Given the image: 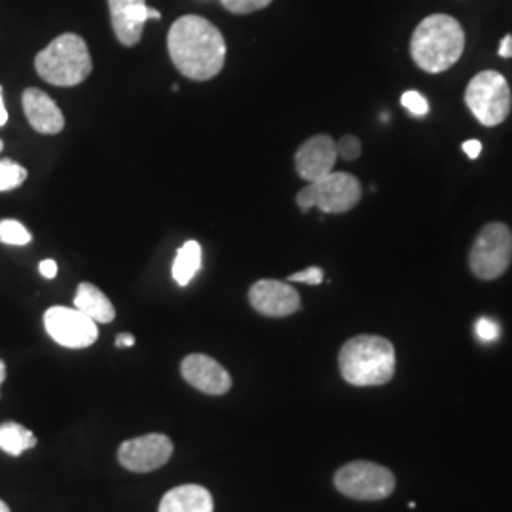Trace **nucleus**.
<instances>
[{
    "instance_id": "nucleus-1",
    "label": "nucleus",
    "mask_w": 512,
    "mask_h": 512,
    "mask_svg": "<svg viewBox=\"0 0 512 512\" xmlns=\"http://www.w3.org/2000/svg\"><path fill=\"white\" fill-rule=\"evenodd\" d=\"M167 50L179 73L194 82H207L224 69V37L209 19L202 16L177 19L167 35Z\"/></svg>"
},
{
    "instance_id": "nucleus-2",
    "label": "nucleus",
    "mask_w": 512,
    "mask_h": 512,
    "mask_svg": "<svg viewBox=\"0 0 512 512\" xmlns=\"http://www.w3.org/2000/svg\"><path fill=\"white\" fill-rule=\"evenodd\" d=\"M465 50V33L458 19L435 14L423 19L416 27L410 54L414 63L425 73H444L452 69Z\"/></svg>"
},
{
    "instance_id": "nucleus-3",
    "label": "nucleus",
    "mask_w": 512,
    "mask_h": 512,
    "mask_svg": "<svg viewBox=\"0 0 512 512\" xmlns=\"http://www.w3.org/2000/svg\"><path fill=\"white\" fill-rule=\"evenodd\" d=\"M395 363L393 344L374 334L351 338L342 346L338 357L342 378L357 387H374L391 382Z\"/></svg>"
},
{
    "instance_id": "nucleus-4",
    "label": "nucleus",
    "mask_w": 512,
    "mask_h": 512,
    "mask_svg": "<svg viewBox=\"0 0 512 512\" xmlns=\"http://www.w3.org/2000/svg\"><path fill=\"white\" fill-rule=\"evenodd\" d=\"M35 69L38 76L52 86L74 88L92 74V55L84 38L65 33L38 52Z\"/></svg>"
},
{
    "instance_id": "nucleus-5",
    "label": "nucleus",
    "mask_w": 512,
    "mask_h": 512,
    "mask_svg": "<svg viewBox=\"0 0 512 512\" xmlns=\"http://www.w3.org/2000/svg\"><path fill=\"white\" fill-rule=\"evenodd\" d=\"M363 190L357 177L351 173H329L313 183L304 186L298 196L296 203L302 213H308L313 207H317L323 213L340 215L348 213L357 203L361 202Z\"/></svg>"
},
{
    "instance_id": "nucleus-6",
    "label": "nucleus",
    "mask_w": 512,
    "mask_h": 512,
    "mask_svg": "<svg viewBox=\"0 0 512 512\" xmlns=\"http://www.w3.org/2000/svg\"><path fill=\"white\" fill-rule=\"evenodd\" d=\"M465 103L482 126L494 128L503 124L511 112V88L503 74L484 71L469 82Z\"/></svg>"
},
{
    "instance_id": "nucleus-7",
    "label": "nucleus",
    "mask_w": 512,
    "mask_h": 512,
    "mask_svg": "<svg viewBox=\"0 0 512 512\" xmlns=\"http://www.w3.org/2000/svg\"><path fill=\"white\" fill-rule=\"evenodd\" d=\"M512 262V232L503 222H492L476 236L469 264L482 281H492L509 270Z\"/></svg>"
},
{
    "instance_id": "nucleus-8",
    "label": "nucleus",
    "mask_w": 512,
    "mask_h": 512,
    "mask_svg": "<svg viewBox=\"0 0 512 512\" xmlns=\"http://www.w3.org/2000/svg\"><path fill=\"white\" fill-rule=\"evenodd\" d=\"M395 475L372 461H353L334 475L336 490L357 501H382L395 492Z\"/></svg>"
},
{
    "instance_id": "nucleus-9",
    "label": "nucleus",
    "mask_w": 512,
    "mask_h": 512,
    "mask_svg": "<svg viewBox=\"0 0 512 512\" xmlns=\"http://www.w3.org/2000/svg\"><path fill=\"white\" fill-rule=\"evenodd\" d=\"M44 327L48 336L63 348H90L99 338L97 323L76 308L54 306L46 310Z\"/></svg>"
},
{
    "instance_id": "nucleus-10",
    "label": "nucleus",
    "mask_w": 512,
    "mask_h": 512,
    "mask_svg": "<svg viewBox=\"0 0 512 512\" xmlns=\"http://www.w3.org/2000/svg\"><path fill=\"white\" fill-rule=\"evenodd\" d=\"M173 456V442L164 433H148L126 440L118 448V461L131 473H152Z\"/></svg>"
},
{
    "instance_id": "nucleus-11",
    "label": "nucleus",
    "mask_w": 512,
    "mask_h": 512,
    "mask_svg": "<svg viewBox=\"0 0 512 512\" xmlns=\"http://www.w3.org/2000/svg\"><path fill=\"white\" fill-rule=\"evenodd\" d=\"M181 374L184 382L205 395L220 397L232 389L230 372L209 355L192 353L186 355L181 363Z\"/></svg>"
},
{
    "instance_id": "nucleus-12",
    "label": "nucleus",
    "mask_w": 512,
    "mask_h": 512,
    "mask_svg": "<svg viewBox=\"0 0 512 512\" xmlns=\"http://www.w3.org/2000/svg\"><path fill=\"white\" fill-rule=\"evenodd\" d=\"M249 302L260 315L289 317L300 310V294L293 285L277 279H260L249 289Z\"/></svg>"
},
{
    "instance_id": "nucleus-13",
    "label": "nucleus",
    "mask_w": 512,
    "mask_h": 512,
    "mask_svg": "<svg viewBox=\"0 0 512 512\" xmlns=\"http://www.w3.org/2000/svg\"><path fill=\"white\" fill-rule=\"evenodd\" d=\"M338 160L336 141L330 135H315L304 141L294 154V167L300 179L313 183L332 173Z\"/></svg>"
},
{
    "instance_id": "nucleus-14",
    "label": "nucleus",
    "mask_w": 512,
    "mask_h": 512,
    "mask_svg": "<svg viewBox=\"0 0 512 512\" xmlns=\"http://www.w3.org/2000/svg\"><path fill=\"white\" fill-rule=\"evenodd\" d=\"M147 0H109L112 31L120 44L135 46L143 37V29L148 21Z\"/></svg>"
},
{
    "instance_id": "nucleus-15",
    "label": "nucleus",
    "mask_w": 512,
    "mask_h": 512,
    "mask_svg": "<svg viewBox=\"0 0 512 512\" xmlns=\"http://www.w3.org/2000/svg\"><path fill=\"white\" fill-rule=\"evenodd\" d=\"M29 126L42 135H57L65 128V116L54 99L38 88H27L21 97Z\"/></svg>"
},
{
    "instance_id": "nucleus-16",
    "label": "nucleus",
    "mask_w": 512,
    "mask_h": 512,
    "mask_svg": "<svg viewBox=\"0 0 512 512\" xmlns=\"http://www.w3.org/2000/svg\"><path fill=\"white\" fill-rule=\"evenodd\" d=\"M213 495L200 484H183L162 497L158 512H213Z\"/></svg>"
},
{
    "instance_id": "nucleus-17",
    "label": "nucleus",
    "mask_w": 512,
    "mask_h": 512,
    "mask_svg": "<svg viewBox=\"0 0 512 512\" xmlns=\"http://www.w3.org/2000/svg\"><path fill=\"white\" fill-rule=\"evenodd\" d=\"M74 308L86 313L95 323L107 325L116 319V310L109 296L92 283H80L74 296Z\"/></svg>"
},
{
    "instance_id": "nucleus-18",
    "label": "nucleus",
    "mask_w": 512,
    "mask_h": 512,
    "mask_svg": "<svg viewBox=\"0 0 512 512\" xmlns=\"http://www.w3.org/2000/svg\"><path fill=\"white\" fill-rule=\"evenodd\" d=\"M37 446L33 431L23 427L18 421L0 423V450L12 458H19L23 452Z\"/></svg>"
},
{
    "instance_id": "nucleus-19",
    "label": "nucleus",
    "mask_w": 512,
    "mask_h": 512,
    "mask_svg": "<svg viewBox=\"0 0 512 512\" xmlns=\"http://www.w3.org/2000/svg\"><path fill=\"white\" fill-rule=\"evenodd\" d=\"M202 270V245L198 241H186L173 260V279L186 287Z\"/></svg>"
},
{
    "instance_id": "nucleus-20",
    "label": "nucleus",
    "mask_w": 512,
    "mask_h": 512,
    "mask_svg": "<svg viewBox=\"0 0 512 512\" xmlns=\"http://www.w3.org/2000/svg\"><path fill=\"white\" fill-rule=\"evenodd\" d=\"M31 241H33L31 232L19 220H0V243L23 247V245H29Z\"/></svg>"
},
{
    "instance_id": "nucleus-21",
    "label": "nucleus",
    "mask_w": 512,
    "mask_h": 512,
    "mask_svg": "<svg viewBox=\"0 0 512 512\" xmlns=\"http://www.w3.org/2000/svg\"><path fill=\"white\" fill-rule=\"evenodd\" d=\"M27 169L14 160H0V192L16 190L27 181Z\"/></svg>"
},
{
    "instance_id": "nucleus-22",
    "label": "nucleus",
    "mask_w": 512,
    "mask_h": 512,
    "mask_svg": "<svg viewBox=\"0 0 512 512\" xmlns=\"http://www.w3.org/2000/svg\"><path fill=\"white\" fill-rule=\"evenodd\" d=\"M274 0H220V4L238 16H245V14H253L258 10H264L266 6H270Z\"/></svg>"
},
{
    "instance_id": "nucleus-23",
    "label": "nucleus",
    "mask_w": 512,
    "mask_h": 512,
    "mask_svg": "<svg viewBox=\"0 0 512 512\" xmlns=\"http://www.w3.org/2000/svg\"><path fill=\"white\" fill-rule=\"evenodd\" d=\"M336 152H338V158H342L346 162H353V160H357L361 156L363 145H361V141L355 135H344L336 143Z\"/></svg>"
},
{
    "instance_id": "nucleus-24",
    "label": "nucleus",
    "mask_w": 512,
    "mask_h": 512,
    "mask_svg": "<svg viewBox=\"0 0 512 512\" xmlns=\"http://www.w3.org/2000/svg\"><path fill=\"white\" fill-rule=\"evenodd\" d=\"M401 103H403L404 109L410 110L414 116H425V114L429 112V103H427V99L418 92L403 93Z\"/></svg>"
},
{
    "instance_id": "nucleus-25",
    "label": "nucleus",
    "mask_w": 512,
    "mask_h": 512,
    "mask_svg": "<svg viewBox=\"0 0 512 512\" xmlns=\"http://www.w3.org/2000/svg\"><path fill=\"white\" fill-rule=\"evenodd\" d=\"M476 336L482 340V342H494L499 338V325L488 319V317H480L476 321Z\"/></svg>"
},
{
    "instance_id": "nucleus-26",
    "label": "nucleus",
    "mask_w": 512,
    "mask_h": 512,
    "mask_svg": "<svg viewBox=\"0 0 512 512\" xmlns=\"http://www.w3.org/2000/svg\"><path fill=\"white\" fill-rule=\"evenodd\" d=\"M325 279V274L321 268L317 266H310L306 268L304 272H298V274L289 275L287 281H293V283H306V285H321Z\"/></svg>"
},
{
    "instance_id": "nucleus-27",
    "label": "nucleus",
    "mask_w": 512,
    "mask_h": 512,
    "mask_svg": "<svg viewBox=\"0 0 512 512\" xmlns=\"http://www.w3.org/2000/svg\"><path fill=\"white\" fill-rule=\"evenodd\" d=\"M38 272L42 277H46V279H54L55 275H57V264H55V260H42L40 262V266H38Z\"/></svg>"
},
{
    "instance_id": "nucleus-28",
    "label": "nucleus",
    "mask_w": 512,
    "mask_h": 512,
    "mask_svg": "<svg viewBox=\"0 0 512 512\" xmlns=\"http://www.w3.org/2000/svg\"><path fill=\"white\" fill-rule=\"evenodd\" d=\"M463 152H465L471 160H476V158L480 156V152H482V143L476 141V139H471V141L463 143Z\"/></svg>"
},
{
    "instance_id": "nucleus-29",
    "label": "nucleus",
    "mask_w": 512,
    "mask_h": 512,
    "mask_svg": "<svg viewBox=\"0 0 512 512\" xmlns=\"http://www.w3.org/2000/svg\"><path fill=\"white\" fill-rule=\"evenodd\" d=\"M135 346V336L129 332H122L116 336V348H131Z\"/></svg>"
},
{
    "instance_id": "nucleus-30",
    "label": "nucleus",
    "mask_w": 512,
    "mask_h": 512,
    "mask_svg": "<svg viewBox=\"0 0 512 512\" xmlns=\"http://www.w3.org/2000/svg\"><path fill=\"white\" fill-rule=\"evenodd\" d=\"M499 55L505 57V59L512 57V35H507V37L503 38V42L499 46Z\"/></svg>"
},
{
    "instance_id": "nucleus-31",
    "label": "nucleus",
    "mask_w": 512,
    "mask_h": 512,
    "mask_svg": "<svg viewBox=\"0 0 512 512\" xmlns=\"http://www.w3.org/2000/svg\"><path fill=\"white\" fill-rule=\"evenodd\" d=\"M6 122H8V112H6V107H4V101H2V88H0V128H2V126H6Z\"/></svg>"
},
{
    "instance_id": "nucleus-32",
    "label": "nucleus",
    "mask_w": 512,
    "mask_h": 512,
    "mask_svg": "<svg viewBox=\"0 0 512 512\" xmlns=\"http://www.w3.org/2000/svg\"><path fill=\"white\" fill-rule=\"evenodd\" d=\"M4 380H6V365H4V361H0V385Z\"/></svg>"
},
{
    "instance_id": "nucleus-33",
    "label": "nucleus",
    "mask_w": 512,
    "mask_h": 512,
    "mask_svg": "<svg viewBox=\"0 0 512 512\" xmlns=\"http://www.w3.org/2000/svg\"><path fill=\"white\" fill-rule=\"evenodd\" d=\"M0 512H10V507L0 499Z\"/></svg>"
},
{
    "instance_id": "nucleus-34",
    "label": "nucleus",
    "mask_w": 512,
    "mask_h": 512,
    "mask_svg": "<svg viewBox=\"0 0 512 512\" xmlns=\"http://www.w3.org/2000/svg\"><path fill=\"white\" fill-rule=\"evenodd\" d=\"M2 148H4V143H2V139H0V152H2Z\"/></svg>"
}]
</instances>
